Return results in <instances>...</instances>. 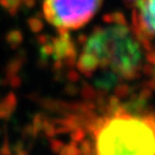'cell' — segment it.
Listing matches in <instances>:
<instances>
[{
	"mask_svg": "<svg viewBox=\"0 0 155 155\" xmlns=\"http://www.w3.org/2000/svg\"><path fill=\"white\" fill-rule=\"evenodd\" d=\"M142 61V48L131 29L124 23L112 22L97 27L82 46L78 68L92 75L98 69L119 78L133 79Z\"/></svg>",
	"mask_w": 155,
	"mask_h": 155,
	"instance_id": "1",
	"label": "cell"
},
{
	"mask_svg": "<svg viewBox=\"0 0 155 155\" xmlns=\"http://www.w3.org/2000/svg\"><path fill=\"white\" fill-rule=\"evenodd\" d=\"M97 155H155V116L125 113L104 119L94 131Z\"/></svg>",
	"mask_w": 155,
	"mask_h": 155,
	"instance_id": "2",
	"label": "cell"
},
{
	"mask_svg": "<svg viewBox=\"0 0 155 155\" xmlns=\"http://www.w3.org/2000/svg\"><path fill=\"white\" fill-rule=\"evenodd\" d=\"M104 0H43L42 12L48 24L61 32L86 26L99 12Z\"/></svg>",
	"mask_w": 155,
	"mask_h": 155,
	"instance_id": "3",
	"label": "cell"
},
{
	"mask_svg": "<svg viewBox=\"0 0 155 155\" xmlns=\"http://www.w3.org/2000/svg\"><path fill=\"white\" fill-rule=\"evenodd\" d=\"M137 8L141 24L149 34L155 37V0H138Z\"/></svg>",
	"mask_w": 155,
	"mask_h": 155,
	"instance_id": "4",
	"label": "cell"
},
{
	"mask_svg": "<svg viewBox=\"0 0 155 155\" xmlns=\"http://www.w3.org/2000/svg\"><path fill=\"white\" fill-rule=\"evenodd\" d=\"M80 154H81L80 149L78 148L75 141L71 142L70 144L63 147L61 149V151H59V155H80Z\"/></svg>",
	"mask_w": 155,
	"mask_h": 155,
	"instance_id": "5",
	"label": "cell"
},
{
	"mask_svg": "<svg viewBox=\"0 0 155 155\" xmlns=\"http://www.w3.org/2000/svg\"><path fill=\"white\" fill-rule=\"evenodd\" d=\"M71 138L75 142H80V141H82L85 138V131L82 128H80V127H77V128L72 129Z\"/></svg>",
	"mask_w": 155,
	"mask_h": 155,
	"instance_id": "6",
	"label": "cell"
},
{
	"mask_svg": "<svg viewBox=\"0 0 155 155\" xmlns=\"http://www.w3.org/2000/svg\"><path fill=\"white\" fill-rule=\"evenodd\" d=\"M28 0H2L3 5L8 7L9 9H16L19 5L26 3Z\"/></svg>",
	"mask_w": 155,
	"mask_h": 155,
	"instance_id": "7",
	"label": "cell"
},
{
	"mask_svg": "<svg viewBox=\"0 0 155 155\" xmlns=\"http://www.w3.org/2000/svg\"><path fill=\"white\" fill-rule=\"evenodd\" d=\"M92 151H93V147L91 144L90 141H83L82 145L80 147V152L82 155H92Z\"/></svg>",
	"mask_w": 155,
	"mask_h": 155,
	"instance_id": "8",
	"label": "cell"
},
{
	"mask_svg": "<svg viewBox=\"0 0 155 155\" xmlns=\"http://www.w3.org/2000/svg\"><path fill=\"white\" fill-rule=\"evenodd\" d=\"M52 147H53V150L55 151V152H59L61 149L64 147V144H63V142H61L59 140H53Z\"/></svg>",
	"mask_w": 155,
	"mask_h": 155,
	"instance_id": "9",
	"label": "cell"
}]
</instances>
